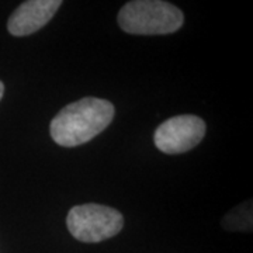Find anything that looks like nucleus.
Returning a JSON list of instances; mask_svg holds the SVG:
<instances>
[{"instance_id":"obj_2","label":"nucleus","mask_w":253,"mask_h":253,"mask_svg":"<svg viewBox=\"0 0 253 253\" xmlns=\"http://www.w3.org/2000/svg\"><path fill=\"white\" fill-rule=\"evenodd\" d=\"M184 16L179 7L162 0H132L118 13L123 31L135 36H163L176 33Z\"/></svg>"},{"instance_id":"obj_3","label":"nucleus","mask_w":253,"mask_h":253,"mask_svg":"<svg viewBox=\"0 0 253 253\" xmlns=\"http://www.w3.org/2000/svg\"><path fill=\"white\" fill-rule=\"evenodd\" d=\"M66 226L75 239L84 244H97L117 235L124 226V217L116 208L83 204L69 211Z\"/></svg>"},{"instance_id":"obj_5","label":"nucleus","mask_w":253,"mask_h":253,"mask_svg":"<svg viewBox=\"0 0 253 253\" xmlns=\"http://www.w3.org/2000/svg\"><path fill=\"white\" fill-rule=\"evenodd\" d=\"M62 6L61 0H28L13 11L7 23L11 36L26 37L42 28Z\"/></svg>"},{"instance_id":"obj_4","label":"nucleus","mask_w":253,"mask_h":253,"mask_svg":"<svg viewBox=\"0 0 253 253\" xmlns=\"http://www.w3.org/2000/svg\"><path fill=\"white\" fill-rule=\"evenodd\" d=\"M206 123L203 118L191 114L169 118L156 128L155 146L168 155L189 152L203 141L206 135Z\"/></svg>"},{"instance_id":"obj_6","label":"nucleus","mask_w":253,"mask_h":253,"mask_svg":"<svg viewBox=\"0 0 253 253\" xmlns=\"http://www.w3.org/2000/svg\"><path fill=\"white\" fill-rule=\"evenodd\" d=\"M246 207V203L235 208L234 211H231L225 217L226 219H236L238 218V224L235 225V228H238V229H251V226H252V208H251V203H249V207Z\"/></svg>"},{"instance_id":"obj_7","label":"nucleus","mask_w":253,"mask_h":253,"mask_svg":"<svg viewBox=\"0 0 253 253\" xmlns=\"http://www.w3.org/2000/svg\"><path fill=\"white\" fill-rule=\"evenodd\" d=\"M3 93H4V84L0 82V100H1V97H3Z\"/></svg>"},{"instance_id":"obj_1","label":"nucleus","mask_w":253,"mask_h":253,"mask_svg":"<svg viewBox=\"0 0 253 253\" xmlns=\"http://www.w3.org/2000/svg\"><path fill=\"white\" fill-rule=\"evenodd\" d=\"M114 117L109 100L84 97L65 106L51 121L49 132L55 142L65 148L86 144L101 134Z\"/></svg>"}]
</instances>
